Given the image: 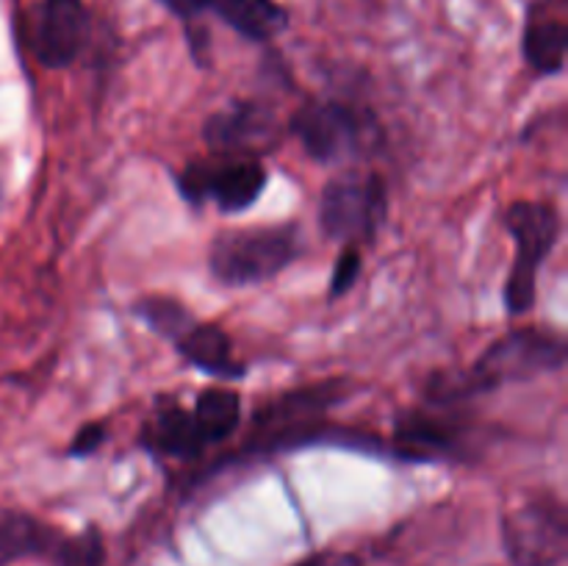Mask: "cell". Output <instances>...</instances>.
<instances>
[{
	"label": "cell",
	"mask_w": 568,
	"mask_h": 566,
	"mask_svg": "<svg viewBox=\"0 0 568 566\" xmlns=\"http://www.w3.org/2000/svg\"><path fill=\"white\" fill-rule=\"evenodd\" d=\"M568 344L549 327H516L491 344L469 370L438 372L427 386L430 405H460L508 383L532 381L566 364Z\"/></svg>",
	"instance_id": "6da1fadb"
},
{
	"label": "cell",
	"mask_w": 568,
	"mask_h": 566,
	"mask_svg": "<svg viewBox=\"0 0 568 566\" xmlns=\"http://www.w3.org/2000/svg\"><path fill=\"white\" fill-rule=\"evenodd\" d=\"M303 253L297 222L231 228L209 247V270L222 286H255L272 281Z\"/></svg>",
	"instance_id": "7a4b0ae2"
},
{
	"label": "cell",
	"mask_w": 568,
	"mask_h": 566,
	"mask_svg": "<svg viewBox=\"0 0 568 566\" xmlns=\"http://www.w3.org/2000/svg\"><path fill=\"white\" fill-rule=\"evenodd\" d=\"M505 228L516 239L514 270L505 286V305L510 316H521L536 303L538 270L560 239V211L549 200H516L505 211Z\"/></svg>",
	"instance_id": "3957f363"
},
{
	"label": "cell",
	"mask_w": 568,
	"mask_h": 566,
	"mask_svg": "<svg viewBox=\"0 0 568 566\" xmlns=\"http://www.w3.org/2000/svg\"><path fill=\"white\" fill-rule=\"evenodd\" d=\"M388 214V186L375 172H344L320 194V228L344 244H369Z\"/></svg>",
	"instance_id": "277c9868"
},
{
	"label": "cell",
	"mask_w": 568,
	"mask_h": 566,
	"mask_svg": "<svg viewBox=\"0 0 568 566\" xmlns=\"http://www.w3.org/2000/svg\"><path fill=\"white\" fill-rule=\"evenodd\" d=\"M503 547L514 566H558L568 553V516L555 494H530L503 514Z\"/></svg>",
	"instance_id": "5b68a950"
},
{
	"label": "cell",
	"mask_w": 568,
	"mask_h": 566,
	"mask_svg": "<svg viewBox=\"0 0 568 566\" xmlns=\"http://www.w3.org/2000/svg\"><path fill=\"white\" fill-rule=\"evenodd\" d=\"M178 189L192 205L214 203L225 214L247 211L266 189V170L261 159L216 155L189 161L178 172Z\"/></svg>",
	"instance_id": "8992f818"
},
{
	"label": "cell",
	"mask_w": 568,
	"mask_h": 566,
	"mask_svg": "<svg viewBox=\"0 0 568 566\" xmlns=\"http://www.w3.org/2000/svg\"><path fill=\"white\" fill-rule=\"evenodd\" d=\"M288 131L311 159L320 164H338L355 159L375 128H369V117L364 111L344 100H311L294 111Z\"/></svg>",
	"instance_id": "52a82bcc"
},
{
	"label": "cell",
	"mask_w": 568,
	"mask_h": 566,
	"mask_svg": "<svg viewBox=\"0 0 568 566\" xmlns=\"http://www.w3.org/2000/svg\"><path fill=\"white\" fill-rule=\"evenodd\" d=\"M92 11L83 0H39L26 17V44L33 59L48 70H64L92 37Z\"/></svg>",
	"instance_id": "ba28073f"
},
{
	"label": "cell",
	"mask_w": 568,
	"mask_h": 566,
	"mask_svg": "<svg viewBox=\"0 0 568 566\" xmlns=\"http://www.w3.org/2000/svg\"><path fill=\"white\" fill-rule=\"evenodd\" d=\"M203 139L216 155H242L258 159L272 153L281 142V125L266 105L239 100L214 111L203 125Z\"/></svg>",
	"instance_id": "9c48e42d"
},
{
	"label": "cell",
	"mask_w": 568,
	"mask_h": 566,
	"mask_svg": "<svg viewBox=\"0 0 568 566\" xmlns=\"http://www.w3.org/2000/svg\"><path fill=\"white\" fill-rule=\"evenodd\" d=\"M469 442V427L455 414L408 411L397 420L392 438V455L405 461H442L458 458Z\"/></svg>",
	"instance_id": "30bf717a"
},
{
	"label": "cell",
	"mask_w": 568,
	"mask_h": 566,
	"mask_svg": "<svg viewBox=\"0 0 568 566\" xmlns=\"http://www.w3.org/2000/svg\"><path fill=\"white\" fill-rule=\"evenodd\" d=\"M142 447L161 458L194 461L211 442L192 408H183L175 397H159L142 425Z\"/></svg>",
	"instance_id": "8fae6325"
},
{
	"label": "cell",
	"mask_w": 568,
	"mask_h": 566,
	"mask_svg": "<svg viewBox=\"0 0 568 566\" xmlns=\"http://www.w3.org/2000/svg\"><path fill=\"white\" fill-rule=\"evenodd\" d=\"M175 347L189 364L203 370L205 375L227 377V381H236V377L247 375V372H244V364H239V361L233 358L231 336H227L220 325H214V322L194 320L192 325L178 336Z\"/></svg>",
	"instance_id": "7c38bea8"
},
{
	"label": "cell",
	"mask_w": 568,
	"mask_h": 566,
	"mask_svg": "<svg viewBox=\"0 0 568 566\" xmlns=\"http://www.w3.org/2000/svg\"><path fill=\"white\" fill-rule=\"evenodd\" d=\"M568 26L564 17L538 14L530 9V17L521 31V55L527 64L541 75H558L566 67Z\"/></svg>",
	"instance_id": "4fadbf2b"
},
{
	"label": "cell",
	"mask_w": 568,
	"mask_h": 566,
	"mask_svg": "<svg viewBox=\"0 0 568 566\" xmlns=\"http://www.w3.org/2000/svg\"><path fill=\"white\" fill-rule=\"evenodd\" d=\"M211 11L250 42H270L288 28V11L277 0H214Z\"/></svg>",
	"instance_id": "5bb4252c"
},
{
	"label": "cell",
	"mask_w": 568,
	"mask_h": 566,
	"mask_svg": "<svg viewBox=\"0 0 568 566\" xmlns=\"http://www.w3.org/2000/svg\"><path fill=\"white\" fill-rule=\"evenodd\" d=\"M61 533L22 511L0 508V566L11 564L28 555H48L53 558V549L59 544Z\"/></svg>",
	"instance_id": "9a60e30c"
},
{
	"label": "cell",
	"mask_w": 568,
	"mask_h": 566,
	"mask_svg": "<svg viewBox=\"0 0 568 566\" xmlns=\"http://www.w3.org/2000/svg\"><path fill=\"white\" fill-rule=\"evenodd\" d=\"M192 411L211 444L225 442L227 436H233V431L239 427V420H242V397L233 388H203L197 394V403H194Z\"/></svg>",
	"instance_id": "2e32d148"
},
{
	"label": "cell",
	"mask_w": 568,
	"mask_h": 566,
	"mask_svg": "<svg viewBox=\"0 0 568 566\" xmlns=\"http://www.w3.org/2000/svg\"><path fill=\"white\" fill-rule=\"evenodd\" d=\"M133 314L144 322L153 333H159L161 338L175 344L178 336L186 331L194 322V314L183 303H178L175 297H164V294H148V297L136 300L133 303Z\"/></svg>",
	"instance_id": "e0dca14e"
},
{
	"label": "cell",
	"mask_w": 568,
	"mask_h": 566,
	"mask_svg": "<svg viewBox=\"0 0 568 566\" xmlns=\"http://www.w3.org/2000/svg\"><path fill=\"white\" fill-rule=\"evenodd\" d=\"M55 566H103L105 549L98 527H87L78 536H61L53 549Z\"/></svg>",
	"instance_id": "ac0fdd59"
},
{
	"label": "cell",
	"mask_w": 568,
	"mask_h": 566,
	"mask_svg": "<svg viewBox=\"0 0 568 566\" xmlns=\"http://www.w3.org/2000/svg\"><path fill=\"white\" fill-rule=\"evenodd\" d=\"M361 275V247L355 244H344V250L338 253L336 266H333V275H331V300L342 297L347 294L349 289L355 286Z\"/></svg>",
	"instance_id": "d6986e66"
},
{
	"label": "cell",
	"mask_w": 568,
	"mask_h": 566,
	"mask_svg": "<svg viewBox=\"0 0 568 566\" xmlns=\"http://www.w3.org/2000/svg\"><path fill=\"white\" fill-rule=\"evenodd\" d=\"M105 436H109L105 422H87V425H83L81 431L75 433V438L70 442L67 455H72V458H87V455H94L100 447H103Z\"/></svg>",
	"instance_id": "ffe728a7"
},
{
	"label": "cell",
	"mask_w": 568,
	"mask_h": 566,
	"mask_svg": "<svg viewBox=\"0 0 568 566\" xmlns=\"http://www.w3.org/2000/svg\"><path fill=\"white\" fill-rule=\"evenodd\" d=\"M186 42H189V53H192V61L197 67H209V48H211V39L209 31L197 22H186Z\"/></svg>",
	"instance_id": "44dd1931"
},
{
	"label": "cell",
	"mask_w": 568,
	"mask_h": 566,
	"mask_svg": "<svg viewBox=\"0 0 568 566\" xmlns=\"http://www.w3.org/2000/svg\"><path fill=\"white\" fill-rule=\"evenodd\" d=\"M159 3L164 6L170 14H175L178 20L192 22V20H197L203 11H209L214 0H159Z\"/></svg>",
	"instance_id": "7402d4cb"
},
{
	"label": "cell",
	"mask_w": 568,
	"mask_h": 566,
	"mask_svg": "<svg viewBox=\"0 0 568 566\" xmlns=\"http://www.w3.org/2000/svg\"><path fill=\"white\" fill-rule=\"evenodd\" d=\"M294 566H361V560L355 555L347 553H320V555H311V558L300 560Z\"/></svg>",
	"instance_id": "603a6c76"
}]
</instances>
